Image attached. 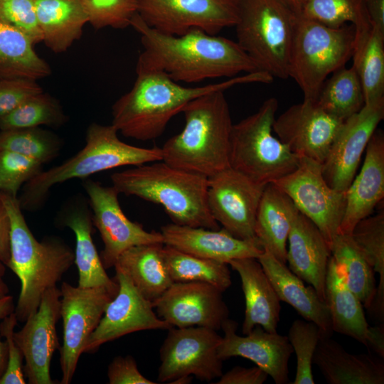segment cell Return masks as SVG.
<instances>
[{"label":"cell","mask_w":384,"mask_h":384,"mask_svg":"<svg viewBox=\"0 0 384 384\" xmlns=\"http://www.w3.org/2000/svg\"><path fill=\"white\" fill-rule=\"evenodd\" d=\"M130 26L140 34L144 48L137 63L161 70L177 82L260 71L240 46L227 38L200 29L180 36L164 34L146 25L138 13Z\"/></svg>","instance_id":"obj_1"},{"label":"cell","mask_w":384,"mask_h":384,"mask_svg":"<svg viewBox=\"0 0 384 384\" xmlns=\"http://www.w3.org/2000/svg\"><path fill=\"white\" fill-rule=\"evenodd\" d=\"M137 78L131 90L112 105V124L124 137L149 141L160 137L171 119L193 99L242 83H269L272 76L263 71L198 87H184L165 73L137 63Z\"/></svg>","instance_id":"obj_2"},{"label":"cell","mask_w":384,"mask_h":384,"mask_svg":"<svg viewBox=\"0 0 384 384\" xmlns=\"http://www.w3.org/2000/svg\"><path fill=\"white\" fill-rule=\"evenodd\" d=\"M224 92L201 95L183 108L184 127L161 148L163 161L208 178L230 167L233 124Z\"/></svg>","instance_id":"obj_3"},{"label":"cell","mask_w":384,"mask_h":384,"mask_svg":"<svg viewBox=\"0 0 384 384\" xmlns=\"http://www.w3.org/2000/svg\"><path fill=\"white\" fill-rule=\"evenodd\" d=\"M11 220V256L8 267L21 282L14 312L25 322L38 309L43 293L55 287L75 261V253L61 239L38 241L29 229L17 197L0 193Z\"/></svg>","instance_id":"obj_4"},{"label":"cell","mask_w":384,"mask_h":384,"mask_svg":"<svg viewBox=\"0 0 384 384\" xmlns=\"http://www.w3.org/2000/svg\"><path fill=\"white\" fill-rule=\"evenodd\" d=\"M119 193L161 206L173 223L220 228L207 203L208 178L157 161L111 175Z\"/></svg>","instance_id":"obj_5"},{"label":"cell","mask_w":384,"mask_h":384,"mask_svg":"<svg viewBox=\"0 0 384 384\" xmlns=\"http://www.w3.org/2000/svg\"><path fill=\"white\" fill-rule=\"evenodd\" d=\"M85 146L58 166L38 174L25 183L18 198L21 209L41 206L50 189L73 178H85L96 173L124 166H139L162 160L161 148H144L122 142L112 125L91 124Z\"/></svg>","instance_id":"obj_6"},{"label":"cell","mask_w":384,"mask_h":384,"mask_svg":"<svg viewBox=\"0 0 384 384\" xmlns=\"http://www.w3.org/2000/svg\"><path fill=\"white\" fill-rule=\"evenodd\" d=\"M278 100L267 99L254 114L233 124L229 166L253 182L266 186L292 172L299 157L273 135Z\"/></svg>","instance_id":"obj_7"},{"label":"cell","mask_w":384,"mask_h":384,"mask_svg":"<svg viewBox=\"0 0 384 384\" xmlns=\"http://www.w3.org/2000/svg\"><path fill=\"white\" fill-rule=\"evenodd\" d=\"M356 31L352 24L329 27L297 15L290 51L289 78L304 100L315 102L327 77L351 58Z\"/></svg>","instance_id":"obj_8"},{"label":"cell","mask_w":384,"mask_h":384,"mask_svg":"<svg viewBox=\"0 0 384 384\" xmlns=\"http://www.w3.org/2000/svg\"><path fill=\"white\" fill-rule=\"evenodd\" d=\"M237 43L260 71L289 78L297 15L281 0H238Z\"/></svg>","instance_id":"obj_9"},{"label":"cell","mask_w":384,"mask_h":384,"mask_svg":"<svg viewBox=\"0 0 384 384\" xmlns=\"http://www.w3.org/2000/svg\"><path fill=\"white\" fill-rule=\"evenodd\" d=\"M217 331L203 326L168 329L159 351L157 381L171 383L178 378L195 376L210 382L220 378L223 361L218 356V348L222 336Z\"/></svg>","instance_id":"obj_10"},{"label":"cell","mask_w":384,"mask_h":384,"mask_svg":"<svg viewBox=\"0 0 384 384\" xmlns=\"http://www.w3.org/2000/svg\"><path fill=\"white\" fill-rule=\"evenodd\" d=\"M272 183L286 193L298 210L318 228L331 248L339 233L346 192L338 191L326 183L321 164L299 157L296 169Z\"/></svg>","instance_id":"obj_11"},{"label":"cell","mask_w":384,"mask_h":384,"mask_svg":"<svg viewBox=\"0 0 384 384\" xmlns=\"http://www.w3.org/2000/svg\"><path fill=\"white\" fill-rule=\"evenodd\" d=\"M138 14L149 27L180 36L192 29L216 35L235 26L238 0H138Z\"/></svg>","instance_id":"obj_12"},{"label":"cell","mask_w":384,"mask_h":384,"mask_svg":"<svg viewBox=\"0 0 384 384\" xmlns=\"http://www.w3.org/2000/svg\"><path fill=\"white\" fill-rule=\"evenodd\" d=\"M60 318L63 345L59 348L62 370L60 384L71 383L79 358L115 294L105 287H74L63 282Z\"/></svg>","instance_id":"obj_13"},{"label":"cell","mask_w":384,"mask_h":384,"mask_svg":"<svg viewBox=\"0 0 384 384\" xmlns=\"http://www.w3.org/2000/svg\"><path fill=\"white\" fill-rule=\"evenodd\" d=\"M82 186L90 199L92 223L104 243L100 257L105 270L114 267L119 255L132 247L164 243L161 232L146 231L125 215L119 205V193L112 185L105 186L86 180Z\"/></svg>","instance_id":"obj_14"},{"label":"cell","mask_w":384,"mask_h":384,"mask_svg":"<svg viewBox=\"0 0 384 384\" xmlns=\"http://www.w3.org/2000/svg\"><path fill=\"white\" fill-rule=\"evenodd\" d=\"M265 187L230 167L208 178L207 203L213 218L238 238L257 239L255 223Z\"/></svg>","instance_id":"obj_15"},{"label":"cell","mask_w":384,"mask_h":384,"mask_svg":"<svg viewBox=\"0 0 384 384\" xmlns=\"http://www.w3.org/2000/svg\"><path fill=\"white\" fill-rule=\"evenodd\" d=\"M114 267L118 292L107 304L83 353H93L102 344L133 332L171 328L157 316L152 302L139 292L126 272L117 266Z\"/></svg>","instance_id":"obj_16"},{"label":"cell","mask_w":384,"mask_h":384,"mask_svg":"<svg viewBox=\"0 0 384 384\" xmlns=\"http://www.w3.org/2000/svg\"><path fill=\"white\" fill-rule=\"evenodd\" d=\"M384 117V98L365 104L356 114L343 121L329 153L321 164L326 183L346 192L360 164L366 146Z\"/></svg>","instance_id":"obj_17"},{"label":"cell","mask_w":384,"mask_h":384,"mask_svg":"<svg viewBox=\"0 0 384 384\" xmlns=\"http://www.w3.org/2000/svg\"><path fill=\"white\" fill-rule=\"evenodd\" d=\"M152 304L157 316L171 327L218 331L229 318L223 292L205 282H174Z\"/></svg>","instance_id":"obj_18"},{"label":"cell","mask_w":384,"mask_h":384,"mask_svg":"<svg viewBox=\"0 0 384 384\" xmlns=\"http://www.w3.org/2000/svg\"><path fill=\"white\" fill-rule=\"evenodd\" d=\"M61 291L56 286L43 294L38 310L30 316L14 338L26 364L23 373L29 384H53L50 373L54 352L60 347L56 324L60 318Z\"/></svg>","instance_id":"obj_19"},{"label":"cell","mask_w":384,"mask_h":384,"mask_svg":"<svg viewBox=\"0 0 384 384\" xmlns=\"http://www.w3.org/2000/svg\"><path fill=\"white\" fill-rule=\"evenodd\" d=\"M343 122L304 100L275 118L272 129L294 154L322 164Z\"/></svg>","instance_id":"obj_20"},{"label":"cell","mask_w":384,"mask_h":384,"mask_svg":"<svg viewBox=\"0 0 384 384\" xmlns=\"http://www.w3.org/2000/svg\"><path fill=\"white\" fill-rule=\"evenodd\" d=\"M238 324L229 318L222 325L224 336L218 348V356L223 361L240 356L254 362L265 370L276 384L289 381L288 363L292 347L287 336L269 332L259 325L247 334L240 336Z\"/></svg>","instance_id":"obj_21"},{"label":"cell","mask_w":384,"mask_h":384,"mask_svg":"<svg viewBox=\"0 0 384 384\" xmlns=\"http://www.w3.org/2000/svg\"><path fill=\"white\" fill-rule=\"evenodd\" d=\"M164 244L184 252L228 264L233 260L258 258L265 251L257 239L238 238L223 228L213 230L169 223L161 228Z\"/></svg>","instance_id":"obj_22"},{"label":"cell","mask_w":384,"mask_h":384,"mask_svg":"<svg viewBox=\"0 0 384 384\" xmlns=\"http://www.w3.org/2000/svg\"><path fill=\"white\" fill-rule=\"evenodd\" d=\"M363 164L346 191L339 233L351 235L361 220L371 215L384 198V134L377 129L366 149Z\"/></svg>","instance_id":"obj_23"},{"label":"cell","mask_w":384,"mask_h":384,"mask_svg":"<svg viewBox=\"0 0 384 384\" xmlns=\"http://www.w3.org/2000/svg\"><path fill=\"white\" fill-rule=\"evenodd\" d=\"M287 248L289 270L307 282L325 302V284L331 248L318 228L300 212L292 225Z\"/></svg>","instance_id":"obj_24"},{"label":"cell","mask_w":384,"mask_h":384,"mask_svg":"<svg viewBox=\"0 0 384 384\" xmlns=\"http://www.w3.org/2000/svg\"><path fill=\"white\" fill-rule=\"evenodd\" d=\"M228 265L238 273L242 282L245 300L243 335L257 325L267 331L277 332L281 301L257 258L235 259Z\"/></svg>","instance_id":"obj_25"},{"label":"cell","mask_w":384,"mask_h":384,"mask_svg":"<svg viewBox=\"0 0 384 384\" xmlns=\"http://www.w3.org/2000/svg\"><path fill=\"white\" fill-rule=\"evenodd\" d=\"M313 364L329 384L384 383L382 358L371 353H350L331 336H321Z\"/></svg>","instance_id":"obj_26"},{"label":"cell","mask_w":384,"mask_h":384,"mask_svg":"<svg viewBox=\"0 0 384 384\" xmlns=\"http://www.w3.org/2000/svg\"><path fill=\"white\" fill-rule=\"evenodd\" d=\"M274 287L280 301L292 306L306 321L316 324L321 336L333 334L331 315L326 302L311 285L306 287L302 279L293 273L286 263L265 250L257 258Z\"/></svg>","instance_id":"obj_27"},{"label":"cell","mask_w":384,"mask_h":384,"mask_svg":"<svg viewBox=\"0 0 384 384\" xmlns=\"http://www.w3.org/2000/svg\"><path fill=\"white\" fill-rule=\"evenodd\" d=\"M299 210L273 183L265 186L257 208L255 234L264 250L287 262L288 236Z\"/></svg>","instance_id":"obj_28"},{"label":"cell","mask_w":384,"mask_h":384,"mask_svg":"<svg viewBox=\"0 0 384 384\" xmlns=\"http://www.w3.org/2000/svg\"><path fill=\"white\" fill-rule=\"evenodd\" d=\"M63 224L75 235V261L80 287H105L117 294L119 284L107 274L92 238V219L90 211L82 204L70 206L62 215Z\"/></svg>","instance_id":"obj_29"},{"label":"cell","mask_w":384,"mask_h":384,"mask_svg":"<svg viewBox=\"0 0 384 384\" xmlns=\"http://www.w3.org/2000/svg\"><path fill=\"white\" fill-rule=\"evenodd\" d=\"M43 41L52 51H66L79 39L88 18L80 0H34Z\"/></svg>","instance_id":"obj_30"},{"label":"cell","mask_w":384,"mask_h":384,"mask_svg":"<svg viewBox=\"0 0 384 384\" xmlns=\"http://www.w3.org/2000/svg\"><path fill=\"white\" fill-rule=\"evenodd\" d=\"M325 302L333 331L346 335L366 346L370 332L363 306L346 286L331 256L325 284Z\"/></svg>","instance_id":"obj_31"},{"label":"cell","mask_w":384,"mask_h":384,"mask_svg":"<svg viewBox=\"0 0 384 384\" xmlns=\"http://www.w3.org/2000/svg\"><path fill=\"white\" fill-rule=\"evenodd\" d=\"M163 245L152 243L132 247L119 255L114 265L124 271L139 292L152 302L174 283L163 258Z\"/></svg>","instance_id":"obj_32"},{"label":"cell","mask_w":384,"mask_h":384,"mask_svg":"<svg viewBox=\"0 0 384 384\" xmlns=\"http://www.w3.org/2000/svg\"><path fill=\"white\" fill-rule=\"evenodd\" d=\"M23 32L0 19V79L38 80L49 76V65Z\"/></svg>","instance_id":"obj_33"},{"label":"cell","mask_w":384,"mask_h":384,"mask_svg":"<svg viewBox=\"0 0 384 384\" xmlns=\"http://www.w3.org/2000/svg\"><path fill=\"white\" fill-rule=\"evenodd\" d=\"M351 58L361 81L365 104L384 98V31L371 27L355 36Z\"/></svg>","instance_id":"obj_34"},{"label":"cell","mask_w":384,"mask_h":384,"mask_svg":"<svg viewBox=\"0 0 384 384\" xmlns=\"http://www.w3.org/2000/svg\"><path fill=\"white\" fill-rule=\"evenodd\" d=\"M331 251L346 286L368 309L377 287L372 267L351 235L338 233L332 242Z\"/></svg>","instance_id":"obj_35"},{"label":"cell","mask_w":384,"mask_h":384,"mask_svg":"<svg viewBox=\"0 0 384 384\" xmlns=\"http://www.w3.org/2000/svg\"><path fill=\"white\" fill-rule=\"evenodd\" d=\"M162 255L174 282H205L223 292L232 284L227 263L197 257L165 244Z\"/></svg>","instance_id":"obj_36"},{"label":"cell","mask_w":384,"mask_h":384,"mask_svg":"<svg viewBox=\"0 0 384 384\" xmlns=\"http://www.w3.org/2000/svg\"><path fill=\"white\" fill-rule=\"evenodd\" d=\"M351 235L364 255L373 271L379 275V282L373 300L367 309L375 319L384 320V213L370 215L361 220Z\"/></svg>","instance_id":"obj_37"},{"label":"cell","mask_w":384,"mask_h":384,"mask_svg":"<svg viewBox=\"0 0 384 384\" xmlns=\"http://www.w3.org/2000/svg\"><path fill=\"white\" fill-rule=\"evenodd\" d=\"M333 117L346 120L365 105L363 91L354 68L343 67L322 85L314 102Z\"/></svg>","instance_id":"obj_38"},{"label":"cell","mask_w":384,"mask_h":384,"mask_svg":"<svg viewBox=\"0 0 384 384\" xmlns=\"http://www.w3.org/2000/svg\"><path fill=\"white\" fill-rule=\"evenodd\" d=\"M299 15L329 27L352 24L356 36L371 27L365 0H306Z\"/></svg>","instance_id":"obj_39"},{"label":"cell","mask_w":384,"mask_h":384,"mask_svg":"<svg viewBox=\"0 0 384 384\" xmlns=\"http://www.w3.org/2000/svg\"><path fill=\"white\" fill-rule=\"evenodd\" d=\"M65 121L66 116L58 101L43 91L1 117L0 130L39 127L41 125L58 127Z\"/></svg>","instance_id":"obj_40"},{"label":"cell","mask_w":384,"mask_h":384,"mask_svg":"<svg viewBox=\"0 0 384 384\" xmlns=\"http://www.w3.org/2000/svg\"><path fill=\"white\" fill-rule=\"evenodd\" d=\"M60 138L39 127L0 130V151H10L42 164L55 159L61 148Z\"/></svg>","instance_id":"obj_41"},{"label":"cell","mask_w":384,"mask_h":384,"mask_svg":"<svg viewBox=\"0 0 384 384\" xmlns=\"http://www.w3.org/2000/svg\"><path fill=\"white\" fill-rule=\"evenodd\" d=\"M321 336L320 329L312 321L297 319L292 324L287 336L297 358L292 384H314L313 357Z\"/></svg>","instance_id":"obj_42"},{"label":"cell","mask_w":384,"mask_h":384,"mask_svg":"<svg viewBox=\"0 0 384 384\" xmlns=\"http://www.w3.org/2000/svg\"><path fill=\"white\" fill-rule=\"evenodd\" d=\"M88 22L96 29L130 26L138 13V0H80Z\"/></svg>","instance_id":"obj_43"},{"label":"cell","mask_w":384,"mask_h":384,"mask_svg":"<svg viewBox=\"0 0 384 384\" xmlns=\"http://www.w3.org/2000/svg\"><path fill=\"white\" fill-rule=\"evenodd\" d=\"M43 164L22 154L0 151V193L17 197L21 186L42 171Z\"/></svg>","instance_id":"obj_44"},{"label":"cell","mask_w":384,"mask_h":384,"mask_svg":"<svg viewBox=\"0 0 384 384\" xmlns=\"http://www.w3.org/2000/svg\"><path fill=\"white\" fill-rule=\"evenodd\" d=\"M0 19L23 32L33 44L43 41L34 0H0Z\"/></svg>","instance_id":"obj_45"},{"label":"cell","mask_w":384,"mask_h":384,"mask_svg":"<svg viewBox=\"0 0 384 384\" xmlns=\"http://www.w3.org/2000/svg\"><path fill=\"white\" fill-rule=\"evenodd\" d=\"M18 319L14 311L0 323V335L5 338L8 348V361L5 372L0 378V384H25L23 355L14 338Z\"/></svg>","instance_id":"obj_46"},{"label":"cell","mask_w":384,"mask_h":384,"mask_svg":"<svg viewBox=\"0 0 384 384\" xmlns=\"http://www.w3.org/2000/svg\"><path fill=\"white\" fill-rule=\"evenodd\" d=\"M37 80L0 79V118L9 114L31 97L43 92Z\"/></svg>","instance_id":"obj_47"},{"label":"cell","mask_w":384,"mask_h":384,"mask_svg":"<svg viewBox=\"0 0 384 384\" xmlns=\"http://www.w3.org/2000/svg\"><path fill=\"white\" fill-rule=\"evenodd\" d=\"M110 384H156L145 378L139 370L134 358L127 355L117 356L111 361L107 369Z\"/></svg>","instance_id":"obj_48"},{"label":"cell","mask_w":384,"mask_h":384,"mask_svg":"<svg viewBox=\"0 0 384 384\" xmlns=\"http://www.w3.org/2000/svg\"><path fill=\"white\" fill-rule=\"evenodd\" d=\"M268 374L258 366L245 368L235 366L223 373L215 384H262Z\"/></svg>","instance_id":"obj_49"},{"label":"cell","mask_w":384,"mask_h":384,"mask_svg":"<svg viewBox=\"0 0 384 384\" xmlns=\"http://www.w3.org/2000/svg\"><path fill=\"white\" fill-rule=\"evenodd\" d=\"M11 256V220L5 205L0 198V261L6 266Z\"/></svg>","instance_id":"obj_50"},{"label":"cell","mask_w":384,"mask_h":384,"mask_svg":"<svg viewBox=\"0 0 384 384\" xmlns=\"http://www.w3.org/2000/svg\"><path fill=\"white\" fill-rule=\"evenodd\" d=\"M15 311L13 297L6 295L0 298V320ZM8 361V348L6 341L0 339V378L6 370Z\"/></svg>","instance_id":"obj_51"},{"label":"cell","mask_w":384,"mask_h":384,"mask_svg":"<svg viewBox=\"0 0 384 384\" xmlns=\"http://www.w3.org/2000/svg\"><path fill=\"white\" fill-rule=\"evenodd\" d=\"M370 25L384 31V0H365Z\"/></svg>","instance_id":"obj_52"},{"label":"cell","mask_w":384,"mask_h":384,"mask_svg":"<svg viewBox=\"0 0 384 384\" xmlns=\"http://www.w3.org/2000/svg\"><path fill=\"white\" fill-rule=\"evenodd\" d=\"M366 347L380 358H384V328L383 324L370 326V332Z\"/></svg>","instance_id":"obj_53"},{"label":"cell","mask_w":384,"mask_h":384,"mask_svg":"<svg viewBox=\"0 0 384 384\" xmlns=\"http://www.w3.org/2000/svg\"><path fill=\"white\" fill-rule=\"evenodd\" d=\"M6 265L0 261V298L9 294V288L4 280L6 272Z\"/></svg>","instance_id":"obj_54"},{"label":"cell","mask_w":384,"mask_h":384,"mask_svg":"<svg viewBox=\"0 0 384 384\" xmlns=\"http://www.w3.org/2000/svg\"><path fill=\"white\" fill-rule=\"evenodd\" d=\"M292 11L299 15L306 0H281Z\"/></svg>","instance_id":"obj_55"}]
</instances>
